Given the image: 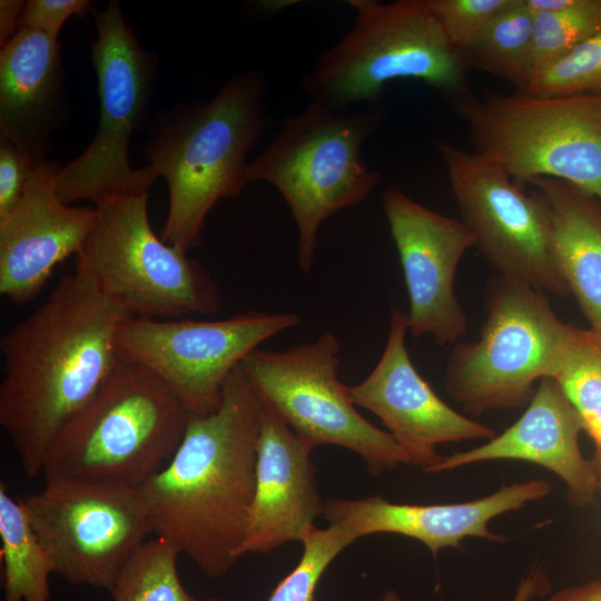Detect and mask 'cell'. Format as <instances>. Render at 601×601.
Segmentation results:
<instances>
[{"label":"cell","mask_w":601,"mask_h":601,"mask_svg":"<svg viewBox=\"0 0 601 601\" xmlns=\"http://www.w3.org/2000/svg\"><path fill=\"white\" fill-rule=\"evenodd\" d=\"M546 201L555 259L590 327L601 331V199L554 178L531 183Z\"/></svg>","instance_id":"cell-22"},{"label":"cell","mask_w":601,"mask_h":601,"mask_svg":"<svg viewBox=\"0 0 601 601\" xmlns=\"http://www.w3.org/2000/svg\"><path fill=\"white\" fill-rule=\"evenodd\" d=\"M62 83L58 38L20 28L0 51V140L43 160L59 120Z\"/></svg>","instance_id":"cell-21"},{"label":"cell","mask_w":601,"mask_h":601,"mask_svg":"<svg viewBox=\"0 0 601 601\" xmlns=\"http://www.w3.org/2000/svg\"><path fill=\"white\" fill-rule=\"evenodd\" d=\"M461 220L494 269L555 296L570 295L555 259L546 201L503 169L450 141H437Z\"/></svg>","instance_id":"cell-14"},{"label":"cell","mask_w":601,"mask_h":601,"mask_svg":"<svg viewBox=\"0 0 601 601\" xmlns=\"http://www.w3.org/2000/svg\"><path fill=\"white\" fill-rule=\"evenodd\" d=\"M550 489L546 481L532 480L503 486L474 501L431 505L392 503L377 495L329 499L323 515L329 525H337L356 539L375 533L402 534L418 540L435 555L442 548L460 546L466 536L503 540L489 530V522L544 497Z\"/></svg>","instance_id":"cell-19"},{"label":"cell","mask_w":601,"mask_h":601,"mask_svg":"<svg viewBox=\"0 0 601 601\" xmlns=\"http://www.w3.org/2000/svg\"><path fill=\"white\" fill-rule=\"evenodd\" d=\"M296 313L250 311L216 321L130 317L118 328L121 358L157 375L193 416L216 412L234 370L266 339L296 326Z\"/></svg>","instance_id":"cell-13"},{"label":"cell","mask_w":601,"mask_h":601,"mask_svg":"<svg viewBox=\"0 0 601 601\" xmlns=\"http://www.w3.org/2000/svg\"><path fill=\"white\" fill-rule=\"evenodd\" d=\"M355 21L317 57L302 86L311 101L335 111L374 104L396 79H416L449 99L467 90L463 55L449 40L428 0L349 1Z\"/></svg>","instance_id":"cell-5"},{"label":"cell","mask_w":601,"mask_h":601,"mask_svg":"<svg viewBox=\"0 0 601 601\" xmlns=\"http://www.w3.org/2000/svg\"><path fill=\"white\" fill-rule=\"evenodd\" d=\"M21 0L0 1V46L7 45L18 32L21 13L24 7Z\"/></svg>","instance_id":"cell-34"},{"label":"cell","mask_w":601,"mask_h":601,"mask_svg":"<svg viewBox=\"0 0 601 601\" xmlns=\"http://www.w3.org/2000/svg\"><path fill=\"white\" fill-rule=\"evenodd\" d=\"M385 114L380 105L341 112L309 101L285 117L266 148L248 162L247 181L270 184L288 205L303 274L312 269L323 221L363 203L381 179V173L364 162L362 147Z\"/></svg>","instance_id":"cell-4"},{"label":"cell","mask_w":601,"mask_h":601,"mask_svg":"<svg viewBox=\"0 0 601 601\" xmlns=\"http://www.w3.org/2000/svg\"><path fill=\"white\" fill-rule=\"evenodd\" d=\"M263 403L239 365L219 408L191 416L183 441L139 486L152 533L188 555L209 578L240 558L256 486Z\"/></svg>","instance_id":"cell-2"},{"label":"cell","mask_w":601,"mask_h":601,"mask_svg":"<svg viewBox=\"0 0 601 601\" xmlns=\"http://www.w3.org/2000/svg\"><path fill=\"white\" fill-rule=\"evenodd\" d=\"M553 378L577 408L595 447H601V331L569 324Z\"/></svg>","instance_id":"cell-26"},{"label":"cell","mask_w":601,"mask_h":601,"mask_svg":"<svg viewBox=\"0 0 601 601\" xmlns=\"http://www.w3.org/2000/svg\"><path fill=\"white\" fill-rule=\"evenodd\" d=\"M312 451L263 403L255 494L240 556L268 553L292 541L302 543L316 526L325 502L317 489Z\"/></svg>","instance_id":"cell-18"},{"label":"cell","mask_w":601,"mask_h":601,"mask_svg":"<svg viewBox=\"0 0 601 601\" xmlns=\"http://www.w3.org/2000/svg\"><path fill=\"white\" fill-rule=\"evenodd\" d=\"M191 416L157 375L122 358L53 439L42 474L139 487L173 456Z\"/></svg>","instance_id":"cell-6"},{"label":"cell","mask_w":601,"mask_h":601,"mask_svg":"<svg viewBox=\"0 0 601 601\" xmlns=\"http://www.w3.org/2000/svg\"><path fill=\"white\" fill-rule=\"evenodd\" d=\"M22 502L55 573L73 584L109 590L152 533L137 486L47 477Z\"/></svg>","instance_id":"cell-12"},{"label":"cell","mask_w":601,"mask_h":601,"mask_svg":"<svg viewBox=\"0 0 601 601\" xmlns=\"http://www.w3.org/2000/svg\"><path fill=\"white\" fill-rule=\"evenodd\" d=\"M130 317L76 267L1 337L0 425L29 477L42 474L53 439L115 373L116 335Z\"/></svg>","instance_id":"cell-1"},{"label":"cell","mask_w":601,"mask_h":601,"mask_svg":"<svg viewBox=\"0 0 601 601\" xmlns=\"http://www.w3.org/2000/svg\"><path fill=\"white\" fill-rule=\"evenodd\" d=\"M38 162L28 149L0 140V217L17 205Z\"/></svg>","instance_id":"cell-31"},{"label":"cell","mask_w":601,"mask_h":601,"mask_svg":"<svg viewBox=\"0 0 601 601\" xmlns=\"http://www.w3.org/2000/svg\"><path fill=\"white\" fill-rule=\"evenodd\" d=\"M0 539L3 601H50L49 578L55 565L40 543L22 500L0 483Z\"/></svg>","instance_id":"cell-23"},{"label":"cell","mask_w":601,"mask_h":601,"mask_svg":"<svg viewBox=\"0 0 601 601\" xmlns=\"http://www.w3.org/2000/svg\"><path fill=\"white\" fill-rule=\"evenodd\" d=\"M93 17L97 38L91 60L98 78L100 118L88 148L57 174V195L67 205L148 193L157 178L149 166L132 169L129 162L131 137L150 101L156 58L141 47L118 1L95 10Z\"/></svg>","instance_id":"cell-10"},{"label":"cell","mask_w":601,"mask_h":601,"mask_svg":"<svg viewBox=\"0 0 601 601\" xmlns=\"http://www.w3.org/2000/svg\"><path fill=\"white\" fill-rule=\"evenodd\" d=\"M485 312L479 339L456 343L445 367L446 392L475 415L530 402L533 384L554 376L569 331L543 292L499 274Z\"/></svg>","instance_id":"cell-9"},{"label":"cell","mask_w":601,"mask_h":601,"mask_svg":"<svg viewBox=\"0 0 601 601\" xmlns=\"http://www.w3.org/2000/svg\"><path fill=\"white\" fill-rule=\"evenodd\" d=\"M407 315L393 307L383 353L372 372L347 386L349 400L375 414L408 457L425 472L443 456L436 446L462 440L493 439L495 432L443 402L412 363L406 348Z\"/></svg>","instance_id":"cell-16"},{"label":"cell","mask_w":601,"mask_h":601,"mask_svg":"<svg viewBox=\"0 0 601 601\" xmlns=\"http://www.w3.org/2000/svg\"><path fill=\"white\" fill-rule=\"evenodd\" d=\"M472 151L518 185L570 183L601 199V93L534 96L469 90L450 99Z\"/></svg>","instance_id":"cell-7"},{"label":"cell","mask_w":601,"mask_h":601,"mask_svg":"<svg viewBox=\"0 0 601 601\" xmlns=\"http://www.w3.org/2000/svg\"><path fill=\"white\" fill-rule=\"evenodd\" d=\"M197 601H200V600H197ZM204 601H219L217 598H210L208 600H204Z\"/></svg>","instance_id":"cell-37"},{"label":"cell","mask_w":601,"mask_h":601,"mask_svg":"<svg viewBox=\"0 0 601 601\" xmlns=\"http://www.w3.org/2000/svg\"><path fill=\"white\" fill-rule=\"evenodd\" d=\"M341 344L325 333L286 351H253L240 364L262 402L312 449L338 445L358 454L380 475L408 457L391 433L356 410L338 378Z\"/></svg>","instance_id":"cell-11"},{"label":"cell","mask_w":601,"mask_h":601,"mask_svg":"<svg viewBox=\"0 0 601 601\" xmlns=\"http://www.w3.org/2000/svg\"><path fill=\"white\" fill-rule=\"evenodd\" d=\"M581 431L582 418L558 381L544 377L514 424L481 446L443 456L428 472L487 460H522L554 472L565 482L569 501L584 506L593 502L601 487L592 462L581 453Z\"/></svg>","instance_id":"cell-20"},{"label":"cell","mask_w":601,"mask_h":601,"mask_svg":"<svg viewBox=\"0 0 601 601\" xmlns=\"http://www.w3.org/2000/svg\"><path fill=\"white\" fill-rule=\"evenodd\" d=\"M259 70L228 79L217 95L171 112L147 146L149 167L166 179L169 208L160 238L185 253L201 243L207 215L248 183L247 155L270 126Z\"/></svg>","instance_id":"cell-3"},{"label":"cell","mask_w":601,"mask_h":601,"mask_svg":"<svg viewBox=\"0 0 601 601\" xmlns=\"http://www.w3.org/2000/svg\"><path fill=\"white\" fill-rule=\"evenodd\" d=\"M591 462L598 475L599 484L601 487V447H595L594 456Z\"/></svg>","instance_id":"cell-36"},{"label":"cell","mask_w":601,"mask_h":601,"mask_svg":"<svg viewBox=\"0 0 601 601\" xmlns=\"http://www.w3.org/2000/svg\"><path fill=\"white\" fill-rule=\"evenodd\" d=\"M91 8L88 0H29L24 3L19 29H31L58 38L63 23Z\"/></svg>","instance_id":"cell-32"},{"label":"cell","mask_w":601,"mask_h":601,"mask_svg":"<svg viewBox=\"0 0 601 601\" xmlns=\"http://www.w3.org/2000/svg\"><path fill=\"white\" fill-rule=\"evenodd\" d=\"M526 2L533 13L531 79L601 31V0Z\"/></svg>","instance_id":"cell-25"},{"label":"cell","mask_w":601,"mask_h":601,"mask_svg":"<svg viewBox=\"0 0 601 601\" xmlns=\"http://www.w3.org/2000/svg\"><path fill=\"white\" fill-rule=\"evenodd\" d=\"M550 601H601V580L563 589L554 593Z\"/></svg>","instance_id":"cell-35"},{"label":"cell","mask_w":601,"mask_h":601,"mask_svg":"<svg viewBox=\"0 0 601 601\" xmlns=\"http://www.w3.org/2000/svg\"><path fill=\"white\" fill-rule=\"evenodd\" d=\"M549 590L546 578L540 571L532 572L522 580L513 601H530L532 598L543 595ZM380 601H402L395 591L385 592Z\"/></svg>","instance_id":"cell-33"},{"label":"cell","mask_w":601,"mask_h":601,"mask_svg":"<svg viewBox=\"0 0 601 601\" xmlns=\"http://www.w3.org/2000/svg\"><path fill=\"white\" fill-rule=\"evenodd\" d=\"M383 209L407 289L410 335H430L439 346L457 343L469 318L455 294V275L465 252L475 247L473 233L398 188L385 191Z\"/></svg>","instance_id":"cell-15"},{"label":"cell","mask_w":601,"mask_h":601,"mask_svg":"<svg viewBox=\"0 0 601 601\" xmlns=\"http://www.w3.org/2000/svg\"><path fill=\"white\" fill-rule=\"evenodd\" d=\"M533 13L511 0L462 53L465 65L504 79L524 92L532 76Z\"/></svg>","instance_id":"cell-24"},{"label":"cell","mask_w":601,"mask_h":601,"mask_svg":"<svg viewBox=\"0 0 601 601\" xmlns=\"http://www.w3.org/2000/svg\"><path fill=\"white\" fill-rule=\"evenodd\" d=\"M357 539L346 530L315 526L302 542L297 565L272 591L267 601H314L317 584L334 559Z\"/></svg>","instance_id":"cell-28"},{"label":"cell","mask_w":601,"mask_h":601,"mask_svg":"<svg viewBox=\"0 0 601 601\" xmlns=\"http://www.w3.org/2000/svg\"><path fill=\"white\" fill-rule=\"evenodd\" d=\"M59 169L38 162L17 205L0 217V294L17 305L32 300L55 267L78 255L96 223L95 208L60 200Z\"/></svg>","instance_id":"cell-17"},{"label":"cell","mask_w":601,"mask_h":601,"mask_svg":"<svg viewBox=\"0 0 601 601\" xmlns=\"http://www.w3.org/2000/svg\"><path fill=\"white\" fill-rule=\"evenodd\" d=\"M179 554L165 539L146 541L109 588L111 597L115 601H197L180 582Z\"/></svg>","instance_id":"cell-27"},{"label":"cell","mask_w":601,"mask_h":601,"mask_svg":"<svg viewBox=\"0 0 601 601\" xmlns=\"http://www.w3.org/2000/svg\"><path fill=\"white\" fill-rule=\"evenodd\" d=\"M147 203L148 193H140L110 195L95 204L96 223L76 267L136 317L217 313L221 306L217 282L187 253L154 233Z\"/></svg>","instance_id":"cell-8"},{"label":"cell","mask_w":601,"mask_h":601,"mask_svg":"<svg viewBox=\"0 0 601 601\" xmlns=\"http://www.w3.org/2000/svg\"><path fill=\"white\" fill-rule=\"evenodd\" d=\"M524 92L534 96L601 93V31L535 75Z\"/></svg>","instance_id":"cell-29"},{"label":"cell","mask_w":601,"mask_h":601,"mask_svg":"<svg viewBox=\"0 0 601 601\" xmlns=\"http://www.w3.org/2000/svg\"><path fill=\"white\" fill-rule=\"evenodd\" d=\"M511 0H428L450 42L462 53Z\"/></svg>","instance_id":"cell-30"}]
</instances>
